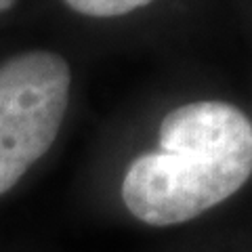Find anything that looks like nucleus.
Here are the masks:
<instances>
[{"label":"nucleus","mask_w":252,"mask_h":252,"mask_svg":"<svg viewBox=\"0 0 252 252\" xmlns=\"http://www.w3.org/2000/svg\"><path fill=\"white\" fill-rule=\"evenodd\" d=\"M250 175V120L233 105L198 101L166 114L158 152L126 170L122 200L147 225H177L227 200Z\"/></svg>","instance_id":"nucleus-1"},{"label":"nucleus","mask_w":252,"mask_h":252,"mask_svg":"<svg viewBox=\"0 0 252 252\" xmlns=\"http://www.w3.org/2000/svg\"><path fill=\"white\" fill-rule=\"evenodd\" d=\"M152 0H65L69 9L89 17H118L141 6H147Z\"/></svg>","instance_id":"nucleus-3"},{"label":"nucleus","mask_w":252,"mask_h":252,"mask_svg":"<svg viewBox=\"0 0 252 252\" xmlns=\"http://www.w3.org/2000/svg\"><path fill=\"white\" fill-rule=\"evenodd\" d=\"M15 4V0H0V11H6Z\"/></svg>","instance_id":"nucleus-4"},{"label":"nucleus","mask_w":252,"mask_h":252,"mask_svg":"<svg viewBox=\"0 0 252 252\" xmlns=\"http://www.w3.org/2000/svg\"><path fill=\"white\" fill-rule=\"evenodd\" d=\"M69 65L32 51L0 65V195L49 152L69 101Z\"/></svg>","instance_id":"nucleus-2"}]
</instances>
